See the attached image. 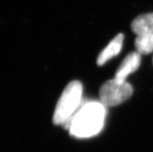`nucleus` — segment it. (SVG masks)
<instances>
[{
  "label": "nucleus",
  "instance_id": "obj_1",
  "mask_svg": "<svg viewBox=\"0 0 153 152\" xmlns=\"http://www.w3.org/2000/svg\"><path fill=\"white\" fill-rule=\"evenodd\" d=\"M105 108L100 102H82L73 116L62 125L69 130L70 134L76 137L85 138L95 136L104 125Z\"/></svg>",
  "mask_w": 153,
  "mask_h": 152
},
{
  "label": "nucleus",
  "instance_id": "obj_2",
  "mask_svg": "<svg viewBox=\"0 0 153 152\" xmlns=\"http://www.w3.org/2000/svg\"><path fill=\"white\" fill-rule=\"evenodd\" d=\"M82 85L79 81H72L65 88L56 105L53 116L54 125H62L73 116L82 103Z\"/></svg>",
  "mask_w": 153,
  "mask_h": 152
},
{
  "label": "nucleus",
  "instance_id": "obj_3",
  "mask_svg": "<svg viewBox=\"0 0 153 152\" xmlns=\"http://www.w3.org/2000/svg\"><path fill=\"white\" fill-rule=\"evenodd\" d=\"M133 87L125 82H118L116 79L107 81L100 87L99 92L100 102L105 107L118 106L131 97Z\"/></svg>",
  "mask_w": 153,
  "mask_h": 152
},
{
  "label": "nucleus",
  "instance_id": "obj_4",
  "mask_svg": "<svg viewBox=\"0 0 153 152\" xmlns=\"http://www.w3.org/2000/svg\"><path fill=\"white\" fill-rule=\"evenodd\" d=\"M141 65V54L138 51L131 52L123 60L115 73L114 79L118 82H125L128 76L138 69Z\"/></svg>",
  "mask_w": 153,
  "mask_h": 152
},
{
  "label": "nucleus",
  "instance_id": "obj_5",
  "mask_svg": "<svg viewBox=\"0 0 153 152\" xmlns=\"http://www.w3.org/2000/svg\"><path fill=\"white\" fill-rule=\"evenodd\" d=\"M123 41H124V35L121 33H118L100 53L97 58V65L99 66L103 65L109 60H111L115 56L118 55L122 49Z\"/></svg>",
  "mask_w": 153,
  "mask_h": 152
},
{
  "label": "nucleus",
  "instance_id": "obj_6",
  "mask_svg": "<svg viewBox=\"0 0 153 152\" xmlns=\"http://www.w3.org/2000/svg\"><path fill=\"white\" fill-rule=\"evenodd\" d=\"M131 28L137 36L153 33V13L137 16L132 21Z\"/></svg>",
  "mask_w": 153,
  "mask_h": 152
},
{
  "label": "nucleus",
  "instance_id": "obj_7",
  "mask_svg": "<svg viewBox=\"0 0 153 152\" xmlns=\"http://www.w3.org/2000/svg\"><path fill=\"white\" fill-rule=\"evenodd\" d=\"M134 44L136 50L141 55L151 54L153 52V33L137 36Z\"/></svg>",
  "mask_w": 153,
  "mask_h": 152
}]
</instances>
